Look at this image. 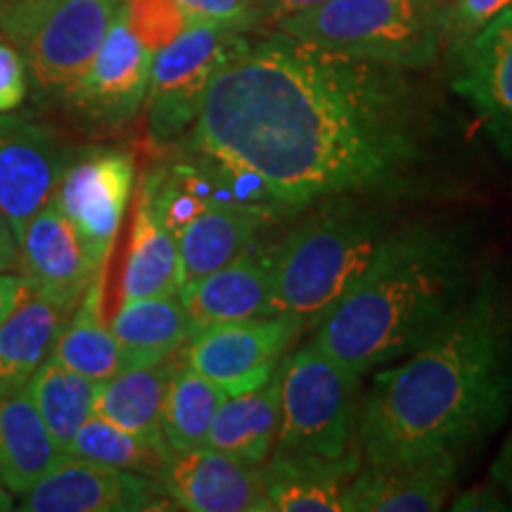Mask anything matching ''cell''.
Returning <instances> with one entry per match:
<instances>
[{"label":"cell","instance_id":"obj_1","mask_svg":"<svg viewBox=\"0 0 512 512\" xmlns=\"http://www.w3.org/2000/svg\"><path fill=\"white\" fill-rule=\"evenodd\" d=\"M427 140L403 69L273 31L221 64L181 143L254 178L292 214L387 192L422 162Z\"/></svg>","mask_w":512,"mask_h":512},{"label":"cell","instance_id":"obj_2","mask_svg":"<svg viewBox=\"0 0 512 512\" xmlns=\"http://www.w3.org/2000/svg\"><path fill=\"white\" fill-rule=\"evenodd\" d=\"M510 415L512 280L484 271L444 328L370 380L358 411V451L361 460L463 467Z\"/></svg>","mask_w":512,"mask_h":512},{"label":"cell","instance_id":"obj_3","mask_svg":"<svg viewBox=\"0 0 512 512\" xmlns=\"http://www.w3.org/2000/svg\"><path fill=\"white\" fill-rule=\"evenodd\" d=\"M477 275L470 242L458 230L413 226L389 233L311 342L356 375L373 373L444 328Z\"/></svg>","mask_w":512,"mask_h":512},{"label":"cell","instance_id":"obj_4","mask_svg":"<svg viewBox=\"0 0 512 512\" xmlns=\"http://www.w3.org/2000/svg\"><path fill=\"white\" fill-rule=\"evenodd\" d=\"M387 235L384 216L358 197L325 200L318 214L273 245L275 313L316 328L366 273Z\"/></svg>","mask_w":512,"mask_h":512},{"label":"cell","instance_id":"obj_5","mask_svg":"<svg viewBox=\"0 0 512 512\" xmlns=\"http://www.w3.org/2000/svg\"><path fill=\"white\" fill-rule=\"evenodd\" d=\"M275 31L394 69H422L453 38V0H328Z\"/></svg>","mask_w":512,"mask_h":512},{"label":"cell","instance_id":"obj_6","mask_svg":"<svg viewBox=\"0 0 512 512\" xmlns=\"http://www.w3.org/2000/svg\"><path fill=\"white\" fill-rule=\"evenodd\" d=\"M121 0H0V36L24 57L36 93L60 100L83 79Z\"/></svg>","mask_w":512,"mask_h":512},{"label":"cell","instance_id":"obj_7","mask_svg":"<svg viewBox=\"0 0 512 512\" xmlns=\"http://www.w3.org/2000/svg\"><path fill=\"white\" fill-rule=\"evenodd\" d=\"M361 375L309 342L285 356L278 451L342 460L358 451Z\"/></svg>","mask_w":512,"mask_h":512},{"label":"cell","instance_id":"obj_8","mask_svg":"<svg viewBox=\"0 0 512 512\" xmlns=\"http://www.w3.org/2000/svg\"><path fill=\"white\" fill-rule=\"evenodd\" d=\"M245 41L240 31L195 22L176 41L157 50L145 95L152 145L181 143L195 124L221 64Z\"/></svg>","mask_w":512,"mask_h":512},{"label":"cell","instance_id":"obj_9","mask_svg":"<svg viewBox=\"0 0 512 512\" xmlns=\"http://www.w3.org/2000/svg\"><path fill=\"white\" fill-rule=\"evenodd\" d=\"M304 330V320L292 313L211 325L188 339L181 358L228 396L252 392L278 373L290 344Z\"/></svg>","mask_w":512,"mask_h":512},{"label":"cell","instance_id":"obj_10","mask_svg":"<svg viewBox=\"0 0 512 512\" xmlns=\"http://www.w3.org/2000/svg\"><path fill=\"white\" fill-rule=\"evenodd\" d=\"M152 57L155 55L128 29L119 8L91 67L64 95L62 105L88 131L117 133L143 110Z\"/></svg>","mask_w":512,"mask_h":512},{"label":"cell","instance_id":"obj_11","mask_svg":"<svg viewBox=\"0 0 512 512\" xmlns=\"http://www.w3.org/2000/svg\"><path fill=\"white\" fill-rule=\"evenodd\" d=\"M136 185V159L117 147L72 152L53 200L107 261Z\"/></svg>","mask_w":512,"mask_h":512},{"label":"cell","instance_id":"obj_12","mask_svg":"<svg viewBox=\"0 0 512 512\" xmlns=\"http://www.w3.org/2000/svg\"><path fill=\"white\" fill-rule=\"evenodd\" d=\"M169 501L157 479L64 453L60 463L24 491V512H143Z\"/></svg>","mask_w":512,"mask_h":512},{"label":"cell","instance_id":"obj_13","mask_svg":"<svg viewBox=\"0 0 512 512\" xmlns=\"http://www.w3.org/2000/svg\"><path fill=\"white\" fill-rule=\"evenodd\" d=\"M69 159L53 128L0 112V209L15 238L53 200Z\"/></svg>","mask_w":512,"mask_h":512},{"label":"cell","instance_id":"obj_14","mask_svg":"<svg viewBox=\"0 0 512 512\" xmlns=\"http://www.w3.org/2000/svg\"><path fill=\"white\" fill-rule=\"evenodd\" d=\"M17 252V271L69 313H74L95 275L105 271L107 264L55 200L24 226L17 238Z\"/></svg>","mask_w":512,"mask_h":512},{"label":"cell","instance_id":"obj_15","mask_svg":"<svg viewBox=\"0 0 512 512\" xmlns=\"http://www.w3.org/2000/svg\"><path fill=\"white\" fill-rule=\"evenodd\" d=\"M159 484L181 510L271 512L261 465L209 446L171 456Z\"/></svg>","mask_w":512,"mask_h":512},{"label":"cell","instance_id":"obj_16","mask_svg":"<svg viewBox=\"0 0 512 512\" xmlns=\"http://www.w3.org/2000/svg\"><path fill=\"white\" fill-rule=\"evenodd\" d=\"M453 86L512 159V5L460 43Z\"/></svg>","mask_w":512,"mask_h":512},{"label":"cell","instance_id":"obj_17","mask_svg":"<svg viewBox=\"0 0 512 512\" xmlns=\"http://www.w3.org/2000/svg\"><path fill=\"white\" fill-rule=\"evenodd\" d=\"M453 460H361L342 498V512H434L451 496Z\"/></svg>","mask_w":512,"mask_h":512},{"label":"cell","instance_id":"obj_18","mask_svg":"<svg viewBox=\"0 0 512 512\" xmlns=\"http://www.w3.org/2000/svg\"><path fill=\"white\" fill-rule=\"evenodd\" d=\"M178 297L190 318L192 335L211 325L273 316V247L247 249L219 271L185 283Z\"/></svg>","mask_w":512,"mask_h":512},{"label":"cell","instance_id":"obj_19","mask_svg":"<svg viewBox=\"0 0 512 512\" xmlns=\"http://www.w3.org/2000/svg\"><path fill=\"white\" fill-rule=\"evenodd\" d=\"M361 456L328 460L273 448L264 465V486L271 512H342L349 479Z\"/></svg>","mask_w":512,"mask_h":512},{"label":"cell","instance_id":"obj_20","mask_svg":"<svg viewBox=\"0 0 512 512\" xmlns=\"http://www.w3.org/2000/svg\"><path fill=\"white\" fill-rule=\"evenodd\" d=\"M62 448L38 413L27 384L0 392V477L24 494L62 460Z\"/></svg>","mask_w":512,"mask_h":512},{"label":"cell","instance_id":"obj_21","mask_svg":"<svg viewBox=\"0 0 512 512\" xmlns=\"http://www.w3.org/2000/svg\"><path fill=\"white\" fill-rule=\"evenodd\" d=\"M69 316L72 313L27 280L17 304L0 323V392L24 387L34 370L53 356Z\"/></svg>","mask_w":512,"mask_h":512},{"label":"cell","instance_id":"obj_22","mask_svg":"<svg viewBox=\"0 0 512 512\" xmlns=\"http://www.w3.org/2000/svg\"><path fill=\"white\" fill-rule=\"evenodd\" d=\"M271 214L242 204H211L192 219L178 240L181 287L190 280L214 273L245 254L254 245L256 233Z\"/></svg>","mask_w":512,"mask_h":512},{"label":"cell","instance_id":"obj_23","mask_svg":"<svg viewBox=\"0 0 512 512\" xmlns=\"http://www.w3.org/2000/svg\"><path fill=\"white\" fill-rule=\"evenodd\" d=\"M178 361H181V356L176 358L174 354L164 358V361L152 363V366L126 368L117 375L107 377L98 387L93 413L110 420L112 425L121 427V430L136 434V437L164 444V396L166 389H169L171 377L176 373Z\"/></svg>","mask_w":512,"mask_h":512},{"label":"cell","instance_id":"obj_24","mask_svg":"<svg viewBox=\"0 0 512 512\" xmlns=\"http://www.w3.org/2000/svg\"><path fill=\"white\" fill-rule=\"evenodd\" d=\"M280 375L283 366L252 392L226 396L209 427L207 446L264 465L280 430Z\"/></svg>","mask_w":512,"mask_h":512},{"label":"cell","instance_id":"obj_25","mask_svg":"<svg viewBox=\"0 0 512 512\" xmlns=\"http://www.w3.org/2000/svg\"><path fill=\"white\" fill-rule=\"evenodd\" d=\"M110 330L124 349L126 368L164 361L178 354L192 337L190 318L178 292L121 302Z\"/></svg>","mask_w":512,"mask_h":512},{"label":"cell","instance_id":"obj_26","mask_svg":"<svg viewBox=\"0 0 512 512\" xmlns=\"http://www.w3.org/2000/svg\"><path fill=\"white\" fill-rule=\"evenodd\" d=\"M181 290V259L178 240L162 221L138 200L128 242L124 275H121V302L162 297Z\"/></svg>","mask_w":512,"mask_h":512},{"label":"cell","instance_id":"obj_27","mask_svg":"<svg viewBox=\"0 0 512 512\" xmlns=\"http://www.w3.org/2000/svg\"><path fill=\"white\" fill-rule=\"evenodd\" d=\"M102 285L105 271L95 275L53 349V356L62 366L95 382H105L107 377L126 370L124 349L102 320Z\"/></svg>","mask_w":512,"mask_h":512},{"label":"cell","instance_id":"obj_28","mask_svg":"<svg viewBox=\"0 0 512 512\" xmlns=\"http://www.w3.org/2000/svg\"><path fill=\"white\" fill-rule=\"evenodd\" d=\"M226 396L219 384L190 368L183 358L178 361L162 408V437L174 456L207 446L209 427Z\"/></svg>","mask_w":512,"mask_h":512},{"label":"cell","instance_id":"obj_29","mask_svg":"<svg viewBox=\"0 0 512 512\" xmlns=\"http://www.w3.org/2000/svg\"><path fill=\"white\" fill-rule=\"evenodd\" d=\"M98 387L100 382L74 373L55 356H48L29 377L27 389L31 399L62 453H67L76 432L93 415Z\"/></svg>","mask_w":512,"mask_h":512},{"label":"cell","instance_id":"obj_30","mask_svg":"<svg viewBox=\"0 0 512 512\" xmlns=\"http://www.w3.org/2000/svg\"><path fill=\"white\" fill-rule=\"evenodd\" d=\"M67 456L138 472V475H147L159 482V475L174 453L164 444L136 437V434L121 430L110 420L93 413L76 432L74 441L67 448Z\"/></svg>","mask_w":512,"mask_h":512},{"label":"cell","instance_id":"obj_31","mask_svg":"<svg viewBox=\"0 0 512 512\" xmlns=\"http://www.w3.org/2000/svg\"><path fill=\"white\" fill-rule=\"evenodd\" d=\"M121 15L128 29L152 55L195 24V19L176 0H124Z\"/></svg>","mask_w":512,"mask_h":512},{"label":"cell","instance_id":"obj_32","mask_svg":"<svg viewBox=\"0 0 512 512\" xmlns=\"http://www.w3.org/2000/svg\"><path fill=\"white\" fill-rule=\"evenodd\" d=\"M195 22L247 31L266 17L264 0H176Z\"/></svg>","mask_w":512,"mask_h":512},{"label":"cell","instance_id":"obj_33","mask_svg":"<svg viewBox=\"0 0 512 512\" xmlns=\"http://www.w3.org/2000/svg\"><path fill=\"white\" fill-rule=\"evenodd\" d=\"M27 98V64L19 50L0 36V112H12Z\"/></svg>","mask_w":512,"mask_h":512},{"label":"cell","instance_id":"obj_34","mask_svg":"<svg viewBox=\"0 0 512 512\" xmlns=\"http://www.w3.org/2000/svg\"><path fill=\"white\" fill-rule=\"evenodd\" d=\"M510 5L512 0H453V41L465 43Z\"/></svg>","mask_w":512,"mask_h":512},{"label":"cell","instance_id":"obj_35","mask_svg":"<svg viewBox=\"0 0 512 512\" xmlns=\"http://www.w3.org/2000/svg\"><path fill=\"white\" fill-rule=\"evenodd\" d=\"M489 484L496 486L498 494L505 498V503L512 508V430L508 437H505L501 451L494 460V467H491Z\"/></svg>","mask_w":512,"mask_h":512},{"label":"cell","instance_id":"obj_36","mask_svg":"<svg viewBox=\"0 0 512 512\" xmlns=\"http://www.w3.org/2000/svg\"><path fill=\"white\" fill-rule=\"evenodd\" d=\"M453 510H510V505L498 494L496 486L484 484L479 489H472L467 494L458 496Z\"/></svg>","mask_w":512,"mask_h":512},{"label":"cell","instance_id":"obj_37","mask_svg":"<svg viewBox=\"0 0 512 512\" xmlns=\"http://www.w3.org/2000/svg\"><path fill=\"white\" fill-rule=\"evenodd\" d=\"M19 266L17 238L12 233L8 219H5L3 209H0V273H12Z\"/></svg>","mask_w":512,"mask_h":512},{"label":"cell","instance_id":"obj_38","mask_svg":"<svg viewBox=\"0 0 512 512\" xmlns=\"http://www.w3.org/2000/svg\"><path fill=\"white\" fill-rule=\"evenodd\" d=\"M24 285H27V278L22 273H0V323L12 311V306L17 304Z\"/></svg>","mask_w":512,"mask_h":512},{"label":"cell","instance_id":"obj_39","mask_svg":"<svg viewBox=\"0 0 512 512\" xmlns=\"http://www.w3.org/2000/svg\"><path fill=\"white\" fill-rule=\"evenodd\" d=\"M320 3H328V0H264L266 19L278 22V19L294 15V12L316 8V5H320Z\"/></svg>","mask_w":512,"mask_h":512},{"label":"cell","instance_id":"obj_40","mask_svg":"<svg viewBox=\"0 0 512 512\" xmlns=\"http://www.w3.org/2000/svg\"><path fill=\"white\" fill-rule=\"evenodd\" d=\"M15 510V498H12V491L5 486L3 477H0V512Z\"/></svg>","mask_w":512,"mask_h":512}]
</instances>
